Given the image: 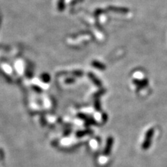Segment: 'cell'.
Masks as SVG:
<instances>
[{
	"label": "cell",
	"mask_w": 167,
	"mask_h": 167,
	"mask_svg": "<svg viewBox=\"0 0 167 167\" xmlns=\"http://www.w3.org/2000/svg\"><path fill=\"white\" fill-rule=\"evenodd\" d=\"M154 134V130L152 128H150L148 130V132H146V136H145L144 141L142 144V148L144 150H146L149 148L151 144L152 138Z\"/></svg>",
	"instance_id": "cell-1"
},
{
	"label": "cell",
	"mask_w": 167,
	"mask_h": 167,
	"mask_svg": "<svg viewBox=\"0 0 167 167\" xmlns=\"http://www.w3.org/2000/svg\"><path fill=\"white\" fill-rule=\"evenodd\" d=\"M113 143H114V139L112 137H109L107 139V141H106V145L105 146V148H104V153L106 155H107L110 153L111 150H112V146H113Z\"/></svg>",
	"instance_id": "cell-2"
},
{
	"label": "cell",
	"mask_w": 167,
	"mask_h": 167,
	"mask_svg": "<svg viewBox=\"0 0 167 167\" xmlns=\"http://www.w3.org/2000/svg\"><path fill=\"white\" fill-rule=\"evenodd\" d=\"M88 77H89L90 80L93 82L94 84H96L97 86H101V85H102L101 82H100V80L93 75V74L91 73V72H90V73H88Z\"/></svg>",
	"instance_id": "cell-3"
},
{
	"label": "cell",
	"mask_w": 167,
	"mask_h": 167,
	"mask_svg": "<svg viewBox=\"0 0 167 167\" xmlns=\"http://www.w3.org/2000/svg\"><path fill=\"white\" fill-rule=\"evenodd\" d=\"M134 82L136 83V85H137L139 88L144 87L147 85V82L146 80H144V81H137V80H134Z\"/></svg>",
	"instance_id": "cell-4"
},
{
	"label": "cell",
	"mask_w": 167,
	"mask_h": 167,
	"mask_svg": "<svg viewBox=\"0 0 167 167\" xmlns=\"http://www.w3.org/2000/svg\"><path fill=\"white\" fill-rule=\"evenodd\" d=\"M93 65L95 66L96 68H98V69H100V70L104 69V66L102 65V63H98V62H93Z\"/></svg>",
	"instance_id": "cell-5"
},
{
	"label": "cell",
	"mask_w": 167,
	"mask_h": 167,
	"mask_svg": "<svg viewBox=\"0 0 167 167\" xmlns=\"http://www.w3.org/2000/svg\"><path fill=\"white\" fill-rule=\"evenodd\" d=\"M95 108L96 109V110L100 111L101 110V107L100 106V102L98 100H96L95 101Z\"/></svg>",
	"instance_id": "cell-6"
}]
</instances>
